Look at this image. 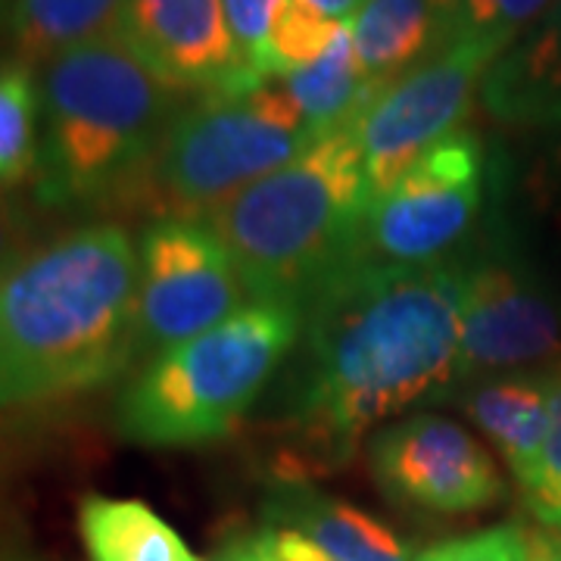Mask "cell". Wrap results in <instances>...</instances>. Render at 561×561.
Wrapping results in <instances>:
<instances>
[{
    "label": "cell",
    "instance_id": "cell-2",
    "mask_svg": "<svg viewBox=\"0 0 561 561\" xmlns=\"http://www.w3.org/2000/svg\"><path fill=\"white\" fill-rule=\"evenodd\" d=\"M138 359V243L88 225L0 280V405L88 393Z\"/></svg>",
    "mask_w": 561,
    "mask_h": 561
},
{
    "label": "cell",
    "instance_id": "cell-27",
    "mask_svg": "<svg viewBox=\"0 0 561 561\" xmlns=\"http://www.w3.org/2000/svg\"><path fill=\"white\" fill-rule=\"evenodd\" d=\"M22 238H25V219L16 206L0 201V280L13 272L22 260Z\"/></svg>",
    "mask_w": 561,
    "mask_h": 561
},
{
    "label": "cell",
    "instance_id": "cell-28",
    "mask_svg": "<svg viewBox=\"0 0 561 561\" xmlns=\"http://www.w3.org/2000/svg\"><path fill=\"white\" fill-rule=\"evenodd\" d=\"M530 534V561H561V530H527Z\"/></svg>",
    "mask_w": 561,
    "mask_h": 561
},
{
    "label": "cell",
    "instance_id": "cell-26",
    "mask_svg": "<svg viewBox=\"0 0 561 561\" xmlns=\"http://www.w3.org/2000/svg\"><path fill=\"white\" fill-rule=\"evenodd\" d=\"M221 561H331L309 537L294 527L272 524L256 537L238 542L225 552Z\"/></svg>",
    "mask_w": 561,
    "mask_h": 561
},
{
    "label": "cell",
    "instance_id": "cell-6",
    "mask_svg": "<svg viewBox=\"0 0 561 561\" xmlns=\"http://www.w3.org/2000/svg\"><path fill=\"white\" fill-rule=\"evenodd\" d=\"M316 140L284 81L241 94H203L172 116L140 181L169 203L175 219H209Z\"/></svg>",
    "mask_w": 561,
    "mask_h": 561
},
{
    "label": "cell",
    "instance_id": "cell-8",
    "mask_svg": "<svg viewBox=\"0 0 561 561\" xmlns=\"http://www.w3.org/2000/svg\"><path fill=\"white\" fill-rule=\"evenodd\" d=\"M502 54L500 44L490 41H449L383 88L356 122L371 201H381L434 144L459 131Z\"/></svg>",
    "mask_w": 561,
    "mask_h": 561
},
{
    "label": "cell",
    "instance_id": "cell-19",
    "mask_svg": "<svg viewBox=\"0 0 561 561\" xmlns=\"http://www.w3.org/2000/svg\"><path fill=\"white\" fill-rule=\"evenodd\" d=\"M125 0H13L10 38L16 60L47 66L84 41L110 35Z\"/></svg>",
    "mask_w": 561,
    "mask_h": 561
},
{
    "label": "cell",
    "instance_id": "cell-25",
    "mask_svg": "<svg viewBox=\"0 0 561 561\" xmlns=\"http://www.w3.org/2000/svg\"><path fill=\"white\" fill-rule=\"evenodd\" d=\"M415 561H530V534L518 524H502L431 546Z\"/></svg>",
    "mask_w": 561,
    "mask_h": 561
},
{
    "label": "cell",
    "instance_id": "cell-14",
    "mask_svg": "<svg viewBox=\"0 0 561 561\" xmlns=\"http://www.w3.org/2000/svg\"><path fill=\"white\" fill-rule=\"evenodd\" d=\"M481 101L493 119L542 125L561 106V0L490 66Z\"/></svg>",
    "mask_w": 561,
    "mask_h": 561
},
{
    "label": "cell",
    "instance_id": "cell-24",
    "mask_svg": "<svg viewBox=\"0 0 561 561\" xmlns=\"http://www.w3.org/2000/svg\"><path fill=\"white\" fill-rule=\"evenodd\" d=\"M287 7V0H221L228 32L234 38L238 57H241L247 76L265 84V50L272 28L278 22L280 10Z\"/></svg>",
    "mask_w": 561,
    "mask_h": 561
},
{
    "label": "cell",
    "instance_id": "cell-13",
    "mask_svg": "<svg viewBox=\"0 0 561 561\" xmlns=\"http://www.w3.org/2000/svg\"><path fill=\"white\" fill-rule=\"evenodd\" d=\"M456 0H365L350 22L365 79L393 84L453 41Z\"/></svg>",
    "mask_w": 561,
    "mask_h": 561
},
{
    "label": "cell",
    "instance_id": "cell-18",
    "mask_svg": "<svg viewBox=\"0 0 561 561\" xmlns=\"http://www.w3.org/2000/svg\"><path fill=\"white\" fill-rule=\"evenodd\" d=\"M280 81L302 110L306 125L312 128L316 138L341 131L346 125H356L383 91L381 84L365 79L350 25L319 62Z\"/></svg>",
    "mask_w": 561,
    "mask_h": 561
},
{
    "label": "cell",
    "instance_id": "cell-4",
    "mask_svg": "<svg viewBox=\"0 0 561 561\" xmlns=\"http://www.w3.org/2000/svg\"><path fill=\"white\" fill-rule=\"evenodd\" d=\"M175 98L113 32L47 62L38 201L79 209L135 187L179 113Z\"/></svg>",
    "mask_w": 561,
    "mask_h": 561
},
{
    "label": "cell",
    "instance_id": "cell-20",
    "mask_svg": "<svg viewBox=\"0 0 561 561\" xmlns=\"http://www.w3.org/2000/svg\"><path fill=\"white\" fill-rule=\"evenodd\" d=\"M41 84L22 60L0 62V184L38 172Z\"/></svg>",
    "mask_w": 561,
    "mask_h": 561
},
{
    "label": "cell",
    "instance_id": "cell-10",
    "mask_svg": "<svg viewBox=\"0 0 561 561\" xmlns=\"http://www.w3.org/2000/svg\"><path fill=\"white\" fill-rule=\"evenodd\" d=\"M368 461L387 496L440 515L478 512L505 493L483 443L440 415H412L378 431Z\"/></svg>",
    "mask_w": 561,
    "mask_h": 561
},
{
    "label": "cell",
    "instance_id": "cell-12",
    "mask_svg": "<svg viewBox=\"0 0 561 561\" xmlns=\"http://www.w3.org/2000/svg\"><path fill=\"white\" fill-rule=\"evenodd\" d=\"M113 35L175 94L260 88L238 57L221 0H125Z\"/></svg>",
    "mask_w": 561,
    "mask_h": 561
},
{
    "label": "cell",
    "instance_id": "cell-5",
    "mask_svg": "<svg viewBox=\"0 0 561 561\" xmlns=\"http://www.w3.org/2000/svg\"><path fill=\"white\" fill-rule=\"evenodd\" d=\"M300 331V309L247 302L231 319L147 359L116 402L119 434L160 449L231 434Z\"/></svg>",
    "mask_w": 561,
    "mask_h": 561
},
{
    "label": "cell",
    "instance_id": "cell-22",
    "mask_svg": "<svg viewBox=\"0 0 561 561\" xmlns=\"http://www.w3.org/2000/svg\"><path fill=\"white\" fill-rule=\"evenodd\" d=\"M556 0H456L453 41H490L508 50L552 10Z\"/></svg>",
    "mask_w": 561,
    "mask_h": 561
},
{
    "label": "cell",
    "instance_id": "cell-3",
    "mask_svg": "<svg viewBox=\"0 0 561 561\" xmlns=\"http://www.w3.org/2000/svg\"><path fill=\"white\" fill-rule=\"evenodd\" d=\"M356 125L247 184L209 216L250 302L300 309L362 253L371 213Z\"/></svg>",
    "mask_w": 561,
    "mask_h": 561
},
{
    "label": "cell",
    "instance_id": "cell-21",
    "mask_svg": "<svg viewBox=\"0 0 561 561\" xmlns=\"http://www.w3.org/2000/svg\"><path fill=\"white\" fill-rule=\"evenodd\" d=\"M350 22H337L300 0H287L278 22L272 28L268 50H265V79H290L306 66L319 62L346 32Z\"/></svg>",
    "mask_w": 561,
    "mask_h": 561
},
{
    "label": "cell",
    "instance_id": "cell-17",
    "mask_svg": "<svg viewBox=\"0 0 561 561\" xmlns=\"http://www.w3.org/2000/svg\"><path fill=\"white\" fill-rule=\"evenodd\" d=\"M79 534L88 561H203L172 524L138 500L84 496Z\"/></svg>",
    "mask_w": 561,
    "mask_h": 561
},
{
    "label": "cell",
    "instance_id": "cell-7",
    "mask_svg": "<svg viewBox=\"0 0 561 561\" xmlns=\"http://www.w3.org/2000/svg\"><path fill=\"white\" fill-rule=\"evenodd\" d=\"M250 300L213 225L165 216L138 241V356H160L231 319Z\"/></svg>",
    "mask_w": 561,
    "mask_h": 561
},
{
    "label": "cell",
    "instance_id": "cell-29",
    "mask_svg": "<svg viewBox=\"0 0 561 561\" xmlns=\"http://www.w3.org/2000/svg\"><path fill=\"white\" fill-rule=\"evenodd\" d=\"M300 3L312 7V10H319V13H324V16H331V20L353 22V16L359 13L365 0H300Z\"/></svg>",
    "mask_w": 561,
    "mask_h": 561
},
{
    "label": "cell",
    "instance_id": "cell-11",
    "mask_svg": "<svg viewBox=\"0 0 561 561\" xmlns=\"http://www.w3.org/2000/svg\"><path fill=\"white\" fill-rule=\"evenodd\" d=\"M561 312L527 265L486 253L468 262L461 302V378L559 356Z\"/></svg>",
    "mask_w": 561,
    "mask_h": 561
},
{
    "label": "cell",
    "instance_id": "cell-1",
    "mask_svg": "<svg viewBox=\"0 0 561 561\" xmlns=\"http://www.w3.org/2000/svg\"><path fill=\"white\" fill-rule=\"evenodd\" d=\"M465 280L468 260L356 256L302 306L294 415L321 465H341L375 424L461 381Z\"/></svg>",
    "mask_w": 561,
    "mask_h": 561
},
{
    "label": "cell",
    "instance_id": "cell-16",
    "mask_svg": "<svg viewBox=\"0 0 561 561\" xmlns=\"http://www.w3.org/2000/svg\"><path fill=\"white\" fill-rule=\"evenodd\" d=\"M465 412L496 443L508 471L524 490L537 471L542 437H546V421H549L546 381H530V378L483 381L465 397Z\"/></svg>",
    "mask_w": 561,
    "mask_h": 561
},
{
    "label": "cell",
    "instance_id": "cell-15",
    "mask_svg": "<svg viewBox=\"0 0 561 561\" xmlns=\"http://www.w3.org/2000/svg\"><path fill=\"white\" fill-rule=\"evenodd\" d=\"M272 512L280 527L300 530L331 561H409L405 542L350 502L294 486L290 493H280Z\"/></svg>",
    "mask_w": 561,
    "mask_h": 561
},
{
    "label": "cell",
    "instance_id": "cell-30",
    "mask_svg": "<svg viewBox=\"0 0 561 561\" xmlns=\"http://www.w3.org/2000/svg\"><path fill=\"white\" fill-rule=\"evenodd\" d=\"M540 128H561V106L556 110V113H549V116H546V122H542Z\"/></svg>",
    "mask_w": 561,
    "mask_h": 561
},
{
    "label": "cell",
    "instance_id": "cell-23",
    "mask_svg": "<svg viewBox=\"0 0 561 561\" xmlns=\"http://www.w3.org/2000/svg\"><path fill=\"white\" fill-rule=\"evenodd\" d=\"M546 397H549V421L542 437L540 459L530 483L524 486V500L537 522L549 530H561V371L546 378Z\"/></svg>",
    "mask_w": 561,
    "mask_h": 561
},
{
    "label": "cell",
    "instance_id": "cell-9",
    "mask_svg": "<svg viewBox=\"0 0 561 561\" xmlns=\"http://www.w3.org/2000/svg\"><path fill=\"white\" fill-rule=\"evenodd\" d=\"M481 203V140L459 128L434 144L371 206L359 256L390 265L446 260V253L474 225Z\"/></svg>",
    "mask_w": 561,
    "mask_h": 561
}]
</instances>
